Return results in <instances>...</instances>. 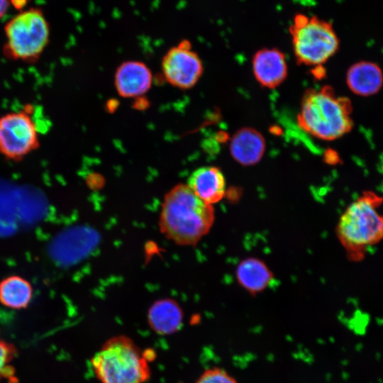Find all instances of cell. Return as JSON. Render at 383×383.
I'll use <instances>...</instances> for the list:
<instances>
[{
	"label": "cell",
	"mask_w": 383,
	"mask_h": 383,
	"mask_svg": "<svg viewBox=\"0 0 383 383\" xmlns=\"http://www.w3.org/2000/svg\"><path fill=\"white\" fill-rule=\"evenodd\" d=\"M229 149L237 162L244 166H252L263 157L266 142L262 135L255 128H242L233 134Z\"/></svg>",
	"instance_id": "cell-12"
},
{
	"label": "cell",
	"mask_w": 383,
	"mask_h": 383,
	"mask_svg": "<svg viewBox=\"0 0 383 383\" xmlns=\"http://www.w3.org/2000/svg\"><path fill=\"white\" fill-rule=\"evenodd\" d=\"M196 383H238V382L223 369L211 367L206 370Z\"/></svg>",
	"instance_id": "cell-17"
},
{
	"label": "cell",
	"mask_w": 383,
	"mask_h": 383,
	"mask_svg": "<svg viewBox=\"0 0 383 383\" xmlns=\"http://www.w3.org/2000/svg\"><path fill=\"white\" fill-rule=\"evenodd\" d=\"M33 297V288L26 279L9 276L0 282V303L12 309L26 308Z\"/></svg>",
	"instance_id": "cell-16"
},
{
	"label": "cell",
	"mask_w": 383,
	"mask_h": 383,
	"mask_svg": "<svg viewBox=\"0 0 383 383\" xmlns=\"http://www.w3.org/2000/svg\"><path fill=\"white\" fill-rule=\"evenodd\" d=\"M346 83L355 94L368 96L377 93L383 84V73L375 63L360 61L353 64L346 74Z\"/></svg>",
	"instance_id": "cell-14"
},
{
	"label": "cell",
	"mask_w": 383,
	"mask_h": 383,
	"mask_svg": "<svg viewBox=\"0 0 383 383\" xmlns=\"http://www.w3.org/2000/svg\"><path fill=\"white\" fill-rule=\"evenodd\" d=\"M183 312L179 305L172 299L156 301L148 311V322L157 334L168 335L177 332L183 323Z\"/></svg>",
	"instance_id": "cell-13"
},
{
	"label": "cell",
	"mask_w": 383,
	"mask_h": 383,
	"mask_svg": "<svg viewBox=\"0 0 383 383\" xmlns=\"http://www.w3.org/2000/svg\"><path fill=\"white\" fill-rule=\"evenodd\" d=\"M188 187L204 202L213 205L226 194V180L221 170L213 166L201 167L189 175Z\"/></svg>",
	"instance_id": "cell-11"
},
{
	"label": "cell",
	"mask_w": 383,
	"mask_h": 383,
	"mask_svg": "<svg viewBox=\"0 0 383 383\" xmlns=\"http://www.w3.org/2000/svg\"><path fill=\"white\" fill-rule=\"evenodd\" d=\"M215 219L212 205L201 201L185 184L164 196L159 217L162 234L179 245H195L210 231Z\"/></svg>",
	"instance_id": "cell-1"
},
{
	"label": "cell",
	"mask_w": 383,
	"mask_h": 383,
	"mask_svg": "<svg viewBox=\"0 0 383 383\" xmlns=\"http://www.w3.org/2000/svg\"><path fill=\"white\" fill-rule=\"evenodd\" d=\"M9 6V0H0V19L6 14Z\"/></svg>",
	"instance_id": "cell-20"
},
{
	"label": "cell",
	"mask_w": 383,
	"mask_h": 383,
	"mask_svg": "<svg viewBox=\"0 0 383 383\" xmlns=\"http://www.w3.org/2000/svg\"><path fill=\"white\" fill-rule=\"evenodd\" d=\"M40 145L35 124L26 111L12 112L0 118V153L21 160Z\"/></svg>",
	"instance_id": "cell-7"
},
{
	"label": "cell",
	"mask_w": 383,
	"mask_h": 383,
	"mask_svg": "<svg viewBox=\"0 0 383 383\" xmlns=\"http://www.w3.org/2000/svg\"><path fill=\"white\" fill-rule=\"evenodd\" d=\"M91 362L101 383H145L150 375L145 354L124 335L109 338Z\"/></svg>",
	"instance_id": "cell-3"
},
{
	"label": "cell",
	"mask_w": 383,
	"mask_h": 383,
	"mask_svg": "<svg viewBox=\"0 0 383 383\" xmlns=\"http://www.w3.org/2000/svg\"><path fill=\"white\" fill-rule=\"evenodd\" d=\"M235 276L240 286L253 296L264 292L274 280L270 269L256 257L240 261L236 267Z\"/></svg>",
	"instance_id": "cell-15"
},
{
	"label": "cell",
	"mask_w": 383,
	"mask_h": 383,
	"mask_svg": "<svg viewBox=\"0 0 383 383\" xmlns=\"http://www.w3.org/2000/svg\"><path fill=\"white\" fill-rule=\"evenodd\" d=\"M289 33L294 56L302 65L321 66L339 48V39L333 25L316 16L296 13Z\"/></svg>",
	"instance_id": "cell-4"
},
{
	"label": "cell",
	"mask_w": 383,
	"mask_h": 383,
	"mask_svg": "<svg viewBox=\"0 0 383 383\" xmlns=\"http://www.w3.org/2000/svg\"><path fill=\"white\" fill-rule=\"evenodd\" d=\"M4 30V54L11 60L35 62L50 40V25L39 8L20 11L5 24Z\"/></svg>",
	"instance_id": "cell-5"
},
{
	"label": "cell",
	"mask_w": 383,
	"mask_h": 383,
	"mask_svg": "<svg viewBox=\"0 0 383 383\" xmlns=\"http://www.w3.org/2000/svg\"><path fill=\"white\" fill-rule=\"evenodd\" d=\"M10 4L16 10L22 11L28 3V0H9Z\"/></svg>",
	"instance_id": "cell-19"
},
{
	"label": "cell",
	"mask_w": 383,
	"mask_h": 383,
	"mask_svg": "<svg viewBox=\"0 0 383 383\" xmlns=\"http://www.w3.org/2000/svg\"><path fill=\"white\" fill-rule=\"evenodd\" d=\"M15 354L12 345L0 338V379L11 376V362Z\"/></svg>",
	"instance_id": "cell-18"
},
{
	"label": "cell",
	"mask_w": 383,
	"mask_h": 383,
	"mask_svg": "<svg viewBox=\"0 0 383 383\" xmlns=\"http://www.w3.org/2000/svg\"><path fill=\"white\" fill-rule=\"evenodd\" d=\"M350 101L338 96L332 88L309 89L304 94L297 117L299 126L323 140L338 139L348 133L353 121Z\"/></svg>",
	"instance_id": "cell-2"
},
{
	"label": "cell",
	"mask_w": 383,
	"mask_h": 383,
	"mask_svg": "<svg viewBox=\"0 0 383 383\" xmlns=\"http://www.w3.org/2000/svg\"><path fill=\"white\" fill-rule=\"evenodd\" d=\"M152 74L142 62L129 60L121 64L114 75V84L118 94L131 98L143 95L151 87Z\"/></svg>",
	"instance_id": "cell-10"
},
{
	"label": "cell",
	"mask_w": 383,
	"mask_h": 383,
	"mask_svg": "<svg viewBox=\"0 0 383 383\" xmlns=\"http://www.w3.org/2000/svg\"><path fill=\"white\" fill-rule=\"evenodd\" d=\"M162 70L170 84L187 89L198 82L204 67L198 54L192 50L190 43L185 40L166 52L162 60Z\"/></svg>",
	"instance_id": "cell-8"
},
{
	"label": "cell",
	"mask_w": 383,
	"mask_h": 383,
	"mask_svg": "<svg viewBox=\"0 0 383 383\" xmlns=\"http://www.w3.org/2000/svg\"><path fill=\"white\" fill-rule=\"evenodd\" d=\"M252 65L256 80L264 87L275 88L287 76L285 55L277 48H265L257 50L253 55Z\"/></svg>",
	"instance_id": "cell-9"
},
{
	"label": "cell",
	"mask_w": 383,
	"mask_h": 383,
	"mask_svg": "<svg viewBox=\"0 0 383 383\" xmlns=\"http://www.w3.org/2000/svg\"><path fill=\"white\" fill-rule=\"evenodd\" d=\"M379 201L376 196H362L340 216L336 233L348 253H357L383 238V216L376 209Z\"/></svg>",
	"instance_id": "cell-6"
}]
</instances>
